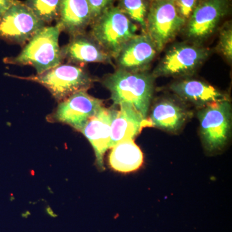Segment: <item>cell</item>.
I'll use <instances>...</instances> for the list:
<instances>
[{
	"mask_svg": "<svg viewBox=\"0 0 232 232\" xmlns=\"http://www.w3.org/2000/svg\"><path fill=\"white\" fill-rule=\"evenodd\" d=\"M155 78L145 71L133 72L119 68L107 75L103 84L110 92L114 104H129L147 119Z\"/></svg>",
	"mask_w": 232,
	"mask_h": 232,
	"instance_id": "6da1fadb",
	"label": "cell"
},
{
	"mask_svg": "<svg viewBox=\"0 0 232 232\" xmlns=\"http://www.w3.org/2000/svg\"><path fill=\"white\" fill-rule=\"evenodd\" d=\"M138 26L117 7H111L91 23V37L110 57L116 58L135 37Z\"/></svg>",
	"mask_w": 232,
	"mask_h": 232,
	"instance_id": "7a4b0ae2",
	"label": "cell"
},
{
	"mask_svg": "<svg viewBox=\"0 0 232 232\" xmlns=\"http://www.w3.org/2000/svg\"><path fill=\"white\" fill-rule=\"evenodd\" d=\"M60 31L57 25L44 27L28 41L20 54L8 58L7 62L32 66L36 70L37 75L61 65L63 58L59 46Z\"/></svg>",
	"mask_w": 232,
	"mask_h": 232,
	"instance_id": "3957f363",
	"label": "cell"
},
{
	"mask_svg": "<svg viewBox=\"0 0 232 232\" xmlns=\"http://www.w3.org/2000/svg\"><path fill=\"white\" fill-rule=\"evenodd\" d=\"M200 135L209 153L222 150L226 146L231 132V106L229 100L200 108L197 114Z\"/></svg>",
	"mask_w": 232,
	"mask_h": 232,
	"instance_id": "277c9868",
	"label": "cell"
},
{
	"mask_svg": "<svg viewBox=\"0 0 232 232\" xmlns=\"http://www.w3.org/2000/svg\"><path fill=\"white\" fill-rule=\"evenodd\" d=\"M186 22L177 13L174 1L156 0L149 3L146 33L157 52L164 49L182 30Z\"/></svg>",
	"mask_w": 232,
	"mask_h": 232,
	"instance_id": "5b68a950",
	"label": "cell"
},
{
	"mask_svg": "<svg viewBox=\"0 0 232 232\" xmlns=\"http://www.w3.org/2000/svg\"><path fill=\"white\" fill-rule=\"evenodd\" d=\"M209 55V50L200 44L177 43L165 53L152 73L155 78L183 77L193 74Z\"/></svg>",
	"mask_w": 232,
	"mask_h": 232,
	"instance_id": "8992f818",
	"label": "cell"
},
{
	"mask_svg": "<svg viewBox=\"0 0 232 232\" xmlns=\"http://www.w3.org/2000/svg\"><path fill=\"white\" fill-rule=\"evenodd\" d=\"M28 79L43 85L58 101L64 100L76 92L86 91L94 81L83 69L69 64L59 65Z\"/></svg>",
	"mask_w": 232,
	"mask_h": 232,
	"instance_id": "52a82bcc",
	"label": "cell"
},
{
	"mask_svg": "<svg viewBox=\"0 0 232 232\" xmlns=\"http://www.w3.org/2000/svg\"><path fill=\"white\" fill-rule=\"evenodd\" d=\"M44 24L25 4L16 1L0 19V37L24 44L42 30Z\"/></svg>",
	"mask_w": 232,
	"mask_h": 232,
	"instance_id": "ba28073f",
	"label": "cell"
},
{
	"mask_svg": "<svg viewBox=\"0 0 232 232\" xmlns=\"http://www.w3.org/2000/svg\"><path fill=\"white\" fill-rule=\"evenodd\" d=\"M228 3L222 0L199 1L183 29L190 42L199 44L217 29L227 14Z\"/></svg>",
	"mask_w": 232,
	"mask_h": 232,
	"instance_id": "9c48e42d",
	"label": "cell"
},
{
	"mask_svg": "<svg viewBox=\"0 0 232 232\" xmlns=\"http://www.w3.org/2000/svg\"><path fill=\"white\" fill-rule=\"evenodd\" d=\"M101 106L103 101L91 96L87 91L72 94L60 103L54 114L57 121L66 124L81 132L89 119Z\"/></svg>",
	"mask_w": 232,
	"mask_h": 232,
	"instance_id": "30bf717a",
	"label": "cell"
},
{
	"mask_svg": "<svg viewBox=\"0 0 232 232\" xmlns=\"http://www.w3.org/2000/svg\"><path fill=\"white\" fill-rule=\"evenodd\" d=\"M117 109L101 106L86 123L81 132L90 142L100 169H104V155L109 148L111 125Z\"/></svg>",
	"mask_w": 232,
	"mask_h": 232,
	"instance_id": "8fae6325",
	"label": "cell"
},
{
	"mask_svg": "<svg viewBox=\"0 0 232 232\" xmlns=\"http://www.w3.org/2000/svg\"><path fill=\"white\" fill-rule=\"evenodd\" d=\"M153 42L147 34H137L127 43L116 58L120 69L130 72H144L157 53Z\"/></svg>",
	"mask_w": 232,
	"mask_h": 232,
	"instance_id": "7c38bea8",
	"label": "cell"
},
{
	"mask_svg": "<svg viewBox=\"0 0 232 232\" xmlns=\"http://www.w3.org/2000/svg\"><path fill=\"white\" fill-rule=\"evenodd\" d=\"M192 112L183 104L170 98L155 102L148 119L150 126L169 132H177L191 118Z\"/></svg>",
	"mask_w": 232,
	"mask_h": 232,
	"instance_id": "4fadbf2b",
	"label": "cell"
},
{
	"mask_svg": "<svg viewBox=\"0 0 232 232\" xmlns=\"http://www.w3.org/2000/svg\"><path fill=\"white\" fill-rule=\"evenodd\" d=\"M111 125L109 148L126 139H134L145 126H150L147 119L144 118L138 111L129 104H119Z\"/></svg>",
	"mask_w": 232,
	"mask_h": 232,
	"instance_id": "5bb4252c",
	"label": "cell"
},
{
	"mask_svg": "<svg viewBox=\"0 0 232 232\" xmlns=\"http://www.w3.org/2000/svg\"><path fill=\"white\" fill-rule=\"evenodd\" d=\"M170 89L187 102L202 108L218 101L229 100L227 95L213 86L196 79H185L171 84Z\"/></svg>",
	"mask_w": 232,
	"mask_h": 232,
	"instance_id": "9a60e30c",
	"label": "cell"
},
{
	"mask_svg": "<svg viewBox=\"0 0 232 232\" xmlns=\"http://www.w3.org/2000/svg\"><path fill=\"white\" fill-rule=\"evenodd\" d=\"M61 52L63 58L73 63H111V57L92 37L83 33L72 36Z\"/></svg>",
	"mask_w": 232,
	"mask_h": 232,
	"instance_id": "2e32d148",
	"label": "cell"
},
{
	"mask_svg": "<svg viewBox=\"0 0 232 232\" xmlns=\"http://www.w3.org/2000/svg\"><path fill=\"white\" fill-rule=\"evenodd\" d=\"M91 24L90 9L87 0H62L57 25L72 36L83 33Z\"/></svg>",
	"mask_w": 232,
	"mask_h": 232,
	"instance_id": "e0dca14e",
	"label": "cell"
},
{
	"mask_svg": "<svg viewBox=\"0 0 232 232\" xmlns=\"http://www.w3.org/2000/svg\"><path fill=\"white\" fill-rule=\"evenodd\" d=\"M109 164L116 171L128 173L138 170L143 163V154L133 139H126L112 148Z\"/></svg>",
	"mask_w": 232,
	"mask_h": 232,
	"instance_id": "ac0fdd59",
	"label": "cell"
},
{
	"mask_svg": "<svg viewBox=\"0 0 232 232\" xmlns=\"http://www.w3.org/2000/svg\"><path fill=\"white\" fill-rule=\"evenodd\" d=\"M24 4L32 11L36 16L45 23H50L58 20L61 8L59 0H31Z\"/></svg>",
	"mask_w": 232,
	"mask_h": 232,
	"instance_id": "d6986e66",
	"label": "cell"
},
{
	"mask_svg": "<svg viewBox=\"0 0 232 232\" xmlns=\"http://www.w3.org/2000/svg\"><path fill=\"white\" fill-rule=\"evenodd\" d=\"M118 7L128 18L132 19L141 25L146 33L147 18L149 3L141 0H123L119 3Z\"/></svg>",
	"mask_w": 232,
	"mask_h": 232,
	"instance_id": "ffe728a7",
	"label": "cell"
},
{
	"mask_svg": "<svg viewBox=\"0 0 232 232\" xmlns=\"http://www.w3.org/2000/svg\"><path fill=\"white\" fill-rule=\"evenodd\" d=\"M217 50L229 61L232 59V29L231 24L227 23L221 28Z\"/></svg>",
	"mask_w": 232,
	"mask_h": 232,
	"instance_id": "44dd1931",
	"label": "cell"
},
{
	"mask_svg": "<svg viewBox=\"0 0 232 232\" xmlns=\"http://www.w3.org/2000/svg\"><path fill=\"white\" fill-rule=\"evenodd\" d=\"M91 23L100 18L108 9L113 6L114 1L110 0H88Z\"/></svg>",
	"mask_w": 232,
	"mask_h": 232,
	"instance_id": "7402d4cb",
	"label": "cell"
},
{
	"mask_svg": "<svg viewBox=\"0 0 232 232\" xmlns=\"http://www.w3.org/2000/svg\"><path fill=\"white\" fill-rule=\"evenodd\" d=\"M197 0H176L174 1L177 13L186 22L189 20L193 11L197 5Z\"/></svg>",
	"mask_w": 232,
	"mask_h": 232,
	"instance_id": "603a6c76",
	"label": "cell"
},
{
	"mask_svg": "<svg viewBox=\"0 0 232 232\" xmlns=\"http://www.w3.org/2000/svg\"><path fill=\"white\" fill-rule=\"evenodd\" d=\"M16 1H6V0H1L0 1V19L7 12L11 6L13 5Z\"/></svg>",
	"mask_w": 232,
	"mask_h": 232,
	"instance_id": "cb8c5ba5",
	"label": "cell"
}]
</instances>
